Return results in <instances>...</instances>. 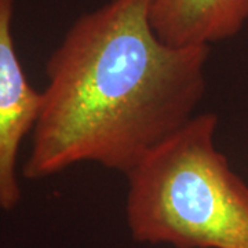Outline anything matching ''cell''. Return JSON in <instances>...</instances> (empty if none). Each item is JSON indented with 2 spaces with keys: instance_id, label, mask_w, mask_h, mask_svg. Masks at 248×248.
Listing matches in <instances>:
<instances>
[{
  "instance_id": "cell-1",
  "label": "cell",
  "mask_w": 248,
  "mask_h": 248,
  "mask_svg": "<svg viewBox=\"0 0 248 248\" xmlns=\"http://www.w3.org/2000/svg\"><path fill=\"white\" fill-rule=\"evenodd\" d=\"M208 57V46L161 42L149 0H108L81 14L46 62L24 178L87 161L127 175L196 115Z\"/></svg>"
},
{
  "instance_id": "cell-2",
  "label": "cell",
  "mask_w": 248,
  "mask_h": 248,
  "mask_svg": "<svg viewBox=\"0 0 248 248\" xmlns=\"http://www.w3.org/2000/svg\"><path fill=\"white\" fill-rule=\"evenodd\" d=\"M217 127L215 113L195 115L127 174L137 243L248 248V185L217 149Z\"/></svg>"
},
{
  "instance_id": "cell-3",
  "label": "cell",
  "mask_w": 248,
  "mask_h": 248,
  "mask_svg": "<svg viewBox=\"0 0 248 248\" xmlns=\"http://www.w3.org/2000/svg\"><path fill=\"white\" fill-rule=\"evenodd\" d=\"M16 0H0V210L21 200L17 163L19 146L32 134L42 108V93L28 81L13 39Z\"/></svg>"
},
{
  "instance_id": "cell-4",
  "label": "cell",
  "mask_w": 248,
  "mask_h": 248,
  "mask_svg": "<svg viewBox=\"0 0 248 248\" xmlns=\"http://www.w3.org/2000/svg\"><path fill=\"white\" fill-rule=\"evenodd\" d=\"M149 21L166 45L210 47L244 28L248 0H149Z\"/></svg>"
}]
</instances>
